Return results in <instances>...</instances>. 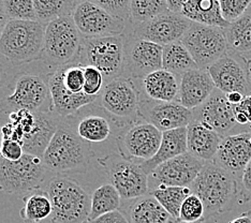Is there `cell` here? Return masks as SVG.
<instances>
[{"label": "cell", "instance_id": "6da1fadb", "mask_svg": "<svg viewBox=\"0 0 251 223\" xmlns=\"http://www.w3.org/2000/svg\"><path fill=\"white\" fill-rule=\"evenodd\" d=\"M93 156L89 143L82 140L72 125L62 118L42 160L47 169L57 175L84 174Z\"/></svg>", "mask_w": 251, "mask_h": 223}, {"label": "cell", "instance_id": "7a4b0ae2", "mask_svg": "<svg viewBox=\"0 0 251 223\" xmlns=\"http://www.w3.org/2000/svg\"><path fill=\"white\" fill-rule=\"evenodd\" d=\"M190 189L204 204L205 219L232 209L239 197L236 177L214 161L205 162Z\"/></svg>", "mask_w": 251, "mask_h": 223}, {"label": "cell", "instance_id": "3957f363", "mask_svg": "<svg viewBox=\"0 0 251 223\" xmlns=\"http://www.w3.org/2000/svg\"><path fill=\"white\" fill-rule=\"evenodd\" d=\"M45 27L39 21L9 20L0 37V54L14 67L41 59Z\"/></svg>", "mask_w": 251, "mask_h": 223}, {"label": "cell", "instance_id": "277c9868", "mask_svg": "<svg viewBox=\"0 0 251 223\" xmlns=\"http://www.w3.org/2000/svg\"><path fill=\"white\" fill-rule=\"evenodd\" d=\"M142 90L139 79L118 76L104 84L94 104L112 119L118 130L142 119L140 117Z\"/></svg>", "mask_w": 251, "mask_h": 223}, {"label": "cell", "instance_id": "5b68a950", "mask_svg": "<svg viewBox=\"0 0 251 223\" xmlns=\"http://www.w3.org/2000/svg\"><path fill=\"white\" fill-rule=\"evenodd\" d=\"M45 190L52 202V223H85L90 214V197L77 181L64 175H56Z\"/></svg>", "mask_w": 251, "mask_h": 223}, {"label": "cell", "instance_id": "8992f818", "mask_svg": "<svg viewBox=\"0 0 251 223\" xmlns=\"http://www.w3.org/2000/svg\"><path fill=\"white\" fill-rule=\"evenodd\" d=\"M83 37L77 30L72 14L49 22L45 27L42 60L50 70L77 62L81 54Z\"/></svg>", "mask_w": 251, "mask_h": 223}, {"label": "cell", "instance_id": "52a82bcc", "mask_svg": "<svg viewBox=\"0 0 251 223\" xmlns=\"http://www.w3.org/2000/svg\"><path fill=\"white\" fill-rule=\"evenodd\" d=\"M9 93L0 99V113L27 110L30 112H52L49 77L32 72L16 74L9 86Z\"/></svg>", "mask_w": 251, "mask_h": 223}, {"label": "cell", "instance_id": "ba28073f", "mask_svg": "<svg viewBox=\"0 0 251 223\" xmlns=\"http://www.w3.org/2000/svg\"><path fill=\"white\" fill-rule=\"evenodd\" d=\"M126 34L83 38L78 64L93 66L102 72L105 83L124 75Z\"/></svg>", "mask_w": 251, "mask_h": 223}, {"label": "cell", "instance_id": "9c48e42d", "mask_svg": "<svg viewBox=\"0 0 251 223\" xmlns=\"http://www.w3.org/2000/svg\"><path fill=\"white\" fill-rule=\"evenodd\" d=\"M49 170L41 157L24 153L18 161L0 158V191L27 194L42 187Z\"/></svg>", "mask_w": 251, "mask_h": 223}, {"label": "cell", "instance_id": "30bf717a", "mask_svg": "<svg viewBox=\"0 0 251 223\" xmlns=\"http://www.w3.org/2000/svg\"><path fill=\"white\" fill-rule=\"evenodd\" d=\"M162 132L155 125L139 119L119 130L116 145L119 154L134 163L142 164L157 153Z\"/></svg>", "mask_w": 251, "mask_h": 223}, {"label": "cell", "instance_id": "8fae6325", "mask_svg": "<svg viewBox=\"0 0 251 223\" xmlns=\"http://www.w3.org/2000/svg\"><path fill=\"white\" fill-rule=\"evenodd\" d=\"M180 42L189 50L199 69H207L229 53L225 28L192 22Z\"/></svg>", "mask_w": 251, "mask_h": 223}, {"label": "cell", "instance_id": "7c38bea8", "mask_svg": "<svg viewBox=\"0 0 251 223\" xmlns=\"http://www.w3.org/2000/svg\"><path fill=\"white\" fill-rule=\"evenodd\" d=\"M110 184L117 189L124 199L143 197L148 192V176L141 164L125 159L119 153H110L98 159Z\"/></svg>", "mask_w": 251, "mask_h": 223}, {"label": "cell", "instance_id": "4fadbf2b", "mask_svg": "<svg viewBox=\"0 0 251 223\" xmlns=\"http://www.w3.org/2000/svg\"><path fill=\"white\" fill-rule=\"evenodd\" d=\"M72 17L83 38L119 36L127 24L89 0L79 1L73 9Z\"/></svg>", "mask_w": 251, "mask_h": 223}, {"label": "cell", "instance_id": "5bb4252c", "mask_svg": "<svg viewBox=\"0 0 251 223\" xmlns=\"http://www.w3.org/2000/svg\"><path fill=\"white\" fill-rule=\"evenodd\" d=\"M163 47L126 34L124 75L136 79L162 69Z\"/></svg>", "mask_w": 251, "mask_h": 223}, {"label": "cell", "instance_id": "9a60e30c", "mask_svg": "<svg viewBox=\"0 0 251 223\" xmlns=\"http://www.w3.org/2000/svg\"><path fill=\"white\" fill-rule=\"evenodd\" d=\"M191 23L181 13L167 11L151 20L133 25L131 33L138 39L164 47L167 44L180 41L186 31L189 29Z\"/></svg>", "mask_w": 251, "mask_h": 223}, {"label": "cell", "instance_id": "2e32d148", "mask_svg": "<svg viewBox=\"0 0 251 223\" xmlns=\"http://www.w3.org/2000/svg\"><path fill=\"white\" fill-rule=\"evenodd\" d=\"M217 89L224 94L237 91L245 97L251 95L246 62L244 57L229 51L207 68Z\"/></svg>", "mask_w": 251, "mask_h": 223}, {"label": "cell", "instance_id": "e0dca14e", "mask_svg": "<svg viewBox=\"0 0 251 223\" xmlns=\"http://www.w3.org/2000/svg\"><path fill=\"white\" fill-rule=\"evenodd\" d=\"M140 117L164 132L188 127L193 119V113L177 101H155L147 98L142 91Z\"/></svg>", "mask_w": 251, "mask_h": 223}, {"label": "cell", "instance_id": "ac0fdd59", "mask_svg": "<svg viewBox=\"0 0 251 223\" xmlns=\"http://www.w3.org/2000/svg\"><path fill=\"white\" fill-rule=\"evenodd\" d=\"M193 119L214 130L221 136H226L237 124L234 114V105L226 95L215 89L203 104L192 110Z\"/></svg>", "mask_w": 251, "mask_h": 223}, {"label": "cell", "instance_id": "d6986e66", "mask_svg": "<svg viewBox=\"0 0 251 223\" xmlns=\"http://www.w3.org/2000/svg\"><path fill=\"white\" fill-rule=\"evenodd\" d=\"M205 161L186 152L164 162L151 174L157 186L189 187L204 167Z\"/></svg>", "mask_w": 251, "mask_h": 223}, {"label": "cell", "instance_id": "ffe728a7", "mask_svg": "<svg viewBox=\"0 0 251 223\" xmlns=\"http://www.w3.org/2000/svg\"><path fill=\"white\" fill-rule=\"evenodd\" d=\"M251 160V132L222 137L213 161L234 176L242 177L243 171Z\"/></svg>", "mask_w": 251, "mask_h": 223}, {"label": "cell", "instance_id": "44dd1931", "mask_svg": "<svg viewBox=\"0 0 251 223\" xmlns=\"http://www.w3.org/2000/svg\"><path fill=\"white\" fill-rule=\"evenodd\" d=\"M216 86L207 69H192L180 76L177 102L195 110L206 101L214 93Z\"/></svg>", "mask_w": 251, "mask_h": 223}, {"label": "cell", "instance_id": "7402d4cb", "mask_svg": "<svg viewBox=\"0 0 251 223\" xmlns=\"http://www.w3.org/2000/svg\"><path fill=\"white\" fill-rule=\"evenodd\" d=\"M48 77L52 112L60 118H68L74 115L83 107L93 104L98 99V97L88 96L86 94L74 95L68 91L62 86L56 68L48 73Z\"/></svg>", "mask_w": 251, "mask_h": 223}, {"label": "cell", "instance_id": "603a6c76", "mask_svg": "<svg viewBox=\"0 0 251 223\" xmlns=\"http://www.w3.org/2000/svg\"><path fill=\"white\" fill-rule=\"evenodd\" d=\"M61 119L53 112H37L35 125L22 142L25 153L42 158Z\"/></svg>", "mask_w": 251, "mask_h": 223}, {"label": "cell", "instance_id": "cb8c5ba5", "mask_svg": "<svg viewBox=\"0 0 251 223\" xmlns=\"http://www.w3.org/2000/svg\"><path fill=\"white\" fill-rule=\"evenodd\" d=\"M88 107L89 110H87V106H85L86 113H84L82 108L81 111L74 114V116L77 117L75 124H69L75 130L77 135L85 142L102 143L106 141L113 133L111 127L112 119L101 108L100 112H91V104L88 105Z\"/></svg>", "mask_w": 251, "mask_h": 223}, {"label": "cell", "instance_id": "d4e9b609", "mask_svg": "<svg viewBox=\"0 0 251 223\" xmlns=\"http://www.w3.org/2000/svg\"><path fill=\"white\" fill-rule=\"evenodd\" d=\"M222 137L224 136L207 128L206 125L197 120H192L187 127L188 152L205 162L213 161Z\"/></svg>", "mask_w": 251, "mask_h": 223}, {"label": "cell", "instance_id": "484cf974", "mask_svg": "<svg viewBox=\"0 0 251 223\" xmlns=\"http://www.w3.org/2000/svg\"><path fill=\"white\" fill-rule=\"evenodd\" d=\"M143 94L151 100L171 102L177 100L180 76L160 69L139 79Z\"/></svg>", "mask_w": 251, "mask_h": 223}, {"label": "cell", "instance_id": "4316f807", "mask_svg": "<svg viewBox=\"0 0 251 223\" xmlns=\"http://www.w3.org/2000/svg\"><path fill=\"white\" fill-rule=\"evenodd\" d=\"M186 152H188L187 127L164 131L157 153L151 159L142 163L141 167L147 175H151L160 164Z\"/></svg>", "mask_w": 251, "mask_h": 223}, {"label": "cell", "instance_id": "83f0119b", "mask_svg": "<svg viewBox=\"0 0 251 223\" xmlns=\"http://www.w3.org/2000/svg\"><path fill=\"white\" fill-rule=\"evenodd\" d=\"M130 223H170L172 217L151 194L133 198L127 208Z\"/></svg>", "mask_w": 251, "mask_h": 223}, {"label": "cell", "instance_id": "f1b7e54d", "mask_svg": "<svg viewBox=\"0 0 251 223\" xmlns=\"http://www.w3.org/2000/svg\"><path fill=\"white\" fill-rule=\"evenodd\" d=\"M181 14L199 24L220 28L230 25L222 16L219 0H188Z\"/></svg>", "mask_w": 251, "mask_h": 223}, {"label": "cell", "instance_id": "f546056e", "mask_svg": "<svg viewBox=\"0 0 251 223\" xmlns=\"http://www.w3.org/2000/svg\"><path fill=\"white\" fill-rule=\"evenodd\" d=\"M225 34L229 51L242 56L251 55V7L225 28Z\"/></svg>", "mask_w": 251, "mask_h": 223}, {"label": "cell", "instance_id": "4dcf8cb0", "mask_svg": "<svg viewBox=\"0 0 251 223\" xmlns=\"http://www.w3.org/2000/svg\"><path fill=\"white\" fill-rule=\"evenodd\" d=\"M23 201L24 205L20 210V216L25 223H39L52 216V202L45 189L25 194Z\"/></svg>", "mask_w": 251, "mask_h": 223}, {"label": "cell", "instance_id": "1f68e13d", "mask_svg": "<svg viewBox=\"0 0 251 223\" xmlns=\"http://www.w3.org/2000/svg\"><path fill=\"white\" fill-rule=\"evenodd\" d=\"M162 69L181 76L187 71L198 69V65L185 45L176 41L163 47Z\"/></svg>", "mask_w": 251, "mask_h": 223}, {"label": "cell", "instance_id": "d6a6232c", "mask_svg": "<svg viewBox=\"0 0 251 223\" xmlns=\"http://www.w3.org/2000/svg\"><path fill=\"white\" fill-rule=\"evenodd\" d=\"M122 206V197L112 184L102 185L97 188L90 197V214L88 220L118 210ZM87 220V221H88Z\"/></svg>", "mask_w": 251, "mask_h": 223}, {"label": "cell", "instance_id": "836d02e7", "mask_svg": "<svg viewBox=\"0 0 251 223\" xmlns=\"http://www.w3.org/2000/svg\"><path fill=\"white\" fill-rule=\"evenodd\" d=\"M191 189L189 187H175L160 185L153 188L150 194L161 204L173 219H179V211L185 198L190 196Z\"/></svg>", "mask_w": 251, "mask_h": 223}, {"label": "cell", "instance_id": "e575fe53", "mask_svg": "<svg viewBox=\"0 0 251 223\" xmlns=\"http://www.w3.org/2000/svg\"><path fill=\"white\" fill-rule=\"evenodd\" d=\"M169 11L167 0H131L130 22L143 23Z\"/></svg>", "mask_w": 251, "mask_h": 223}, {"label": "cell", "instance_id": "d590c367", "mask_svg": "<svg viewBox=\"0 0 251 223\" xmlns=\"http://www.w3.org/2000/svg\"><path fill=\"white\" fill-rule=\"evenodd\" d=\"M37 19L48 24L57 17L72 14L74 5L68 0H33Z\"/></svg>", "mask_w": 251, "mask_h": 223}, {"label": "cell", "instance_id": "8d00e7d4", "mask_svg": "<svg viewBox=\"0 0 251 223\" xmlns=\"http://www.w3.org/2000/svg\"><path fill=\"white\" fill-rule=\"evenodd\" d=\"M2 5L10 20L38 21L33 0H3Z\"/></svg>", "mask_w": 251, "mask_h": 223}, {"label": "cell", "instance_id": "74e56055", "mask_svg": "<svg viewBox=\"0 0 251 223\" xmlns=\"http://www.w3.org/2000/svg\"><path fill=\"white\" fill-rule=\"evenodd\" d=\"M180 221L188 223H196L200 221H205V207L197 194L191 193L188 196L179 211V219Z\"/></svg>", "mask_w": 251, "mask_h": 223}, {"label": "cell", "instance_id": "f35d334b", "mask_svg": "<svg viewBox=\"0 0 251 223\" xmlns=\"http://www.w3.org/2000/svg\"><path fill=\"white\" fill-rule=\"evenodd\" d=\"M84 93L88 96L99 97L105 84L103 74L96 67L84 66Z\"/></svg>", "mask_w": 251, "mask_h": 223}, {"label": "cell", "instance_id": "ab89813d", "mask_svg": "<svg viewBox=\"0 0 251 223\" xmlns=\"http://www.w3.org/2000/svg\"><path fill=\"white\" fill-rule=\"evenodd\" d=\"M221 13L227 23H233L247 12L251 0H219Z\"/></svg>", "mask_w": 251, "mask_h": 223}, {"label": "cell", "instance_id": "60d3db41", "mask_svg": "<svg viewBox=\"0 0 251 223\" xmlns=\"http://www.w3.org/2000/svg\"><path fill=\"white\" fill-rule=\"evenodd\" d=\"M100 5L113 16L124 22H130V2L131 0H89Z\"/></svg>", "mask_w": 251, "mask_h": 223}, {"label": "cell", "instance_id": "b9f144b4", "mask_svg": "<svg viewBox=\"0 0 251 223\" xmlns=\"http://www.w3.org/2000/svg\"><path fill=\"white\" fill-rule=\"evenodd\" d=\"M24 147L20 142L11 139H2L0 145V158L9 161H18L24 156Z\"/></svg>", "mask_w": 251, "mask_h": 223}, {"label": "cell", "instance_id": "7bdbcfd3", "mask_svg": "<svg viewBox=\"0 0 251 223\" xmlns=\"http://www.w3.org/2000/svg\"><path fill=\"white\" fill-rule=\"evenodd\" d=\"M234 114L237 124H249L251 127V95L246 96L241 103L234 105Z\"/></svg>", "mask_w": 251, "mask_h": 223}, {"label": "cell", "instance_id": "ee69618b", "mask_svg": "<svg viewBox=\"0 0 251 223\" xmlns=\"http://www.w3.org/2000/svg\"><path fill=\"white\" fill-rule=\"evenodd\" d=\"M85 223H130L128 217L121 210H114L111 213L101 215L93 220H88Z\"/></svg>", "mask_w": 251, "mask_h": 223}, {"label": "cell", "instance_id": "f6af8a7d", "mask_svg": "<svg viewBox=\"0 0 251 223\" xmlns=\"http://www.w3.org/2000/svg\"><path fill=\"white\" fill-rule=\"evenodd\" d=\"M243 190L239 192V197H243L239 203H246L251 198V160L243 171L241 177Z\"/></svg>", "mask_w": 251, "mask_h": 223}, {"label": "cell", "instance_id": "bcb514c9", "mask_svg": "<svg viewBox=\"0 0 251 223\" xmlns=\"http://www.w3.org/2000/svg\"><path fill=\"white\" fill-rule=\"evenodd\" d=\"M188 0H167L169 11L175 13H181V10L187 3Z\"/></svg>", "mask_w": 251, "mask_h": 223}, {"label": "cell", "instance_id": "7dc6e473", "mask_svg": "<svg viewBox=\"0 0 251 223\" xmlns=\"http://www.w3.org/2000/svg\"><path fill=\"white\" fill-rule=\"evenodd\" d=\"M226 95L227 100H229V102L233 105H236L238 103H241L245 98L244 95H242L241 93H237V91H234V93L226 94Z\"/></svg>", "mask_w": 251, "mask_h": 223}, {"label": "cell", "instance_id": "c3c4849f", "mask_svg": "<svg viewBox=\"0 0 251 223\" xmlns=\"http://www.w3.org/2000/svg\"><path fill=\"white\" fill-rule=\"evenodd\" d=\"M227 223H251V210L245 211V213L239 215L237 218L233 219Z\"/></svg>", "mask_w": 251, "mask_h": 223}, {"label": "cell", "instance_id": "681fc988", "mask_svg": "<svg viewBox=\"0 0 251 223\" xmlns=\"http://www.w3.org/2000/svg\"><path fill=\"white\" fill-rule=\"evenodd\" d=\"M9 20L10 19L8 17L7 13H5L2 3H0V37H1L2 31L4 29L5 25H7V23L9 22Z\"/></svg>", "mask_w": 251, "mask_h": 223}, {"label": "cell", "instance_id": "f907efd6", "mask_svg": "<svg viewBox=\"0 0 251 223\" xmlns=\"http://www.w3.org/2000/svg\"><path fill=\"white\" fill-rule=\"evenodd\" d=\"M242 56V55H241ZM245 62H246V69H247V73H248V77L249 81L251 83V55L248 56H243Z\"/></svg>", "mask_w": 251, "mask_h": 223}, {"label": "cell", "instance_id": "816d5d0a", "mask_svg": "<svg viewBox=\"0 0 251 223\" xmlns=\"http://www.w3.org/2000/svg\"><path fill=\"white\" fill-rule=\"evenodd\" d=\"M4 68L1 65V62H0V88H1V86L3 84V79H4Z\"/></svg>", "mask_w": 251, "mask_h": 223}, {"label": "cell", "instance_id": "f5cc1de1", "mask_svg": "<svg viewBox=\"0 0 251 223\" xmlns=\"http://www.w3.org/2000/svg\"><path fill=\"white\" fill-rule=\"evenodd\" d=\"M204 221H200V222H196V223H203ZM170 223H188V222H184V221H180V220H175L173 219Z\"/></svg>", "mask_w": 251, "mask_h": 223}, {"label": "cell", "instance_id": "db71d44e", "mask_svg": "<svg viewBox=\"0 0 251 223\" xmlns=\"http://www.w3.org/2000/svg\"><path fill=\"white\" fill-rule=\"evenodd\" d=\"M68 1H69L70 3H72L74 7H75V5L79 2V1H82V0H68Z\"/></svg>", "mask_w": 251, "mask_h": 223}, {"label": "cell", "instance_id": "11a10c76", "mask_svg": "<svg viewBox=\"0 0 251 223\" xmlns=\"http://www.w3.org/2000/svg\"><path fill=\"white\" fill-rule=\"evenodd\" d=\"M1 128H2V124H1V120H0V145H1V142H2V134H1Z\"/></svg>", "mask_w": 251, "mask_h": 223}, {"label": "cell", "instance_id": "9f6ffc18", "mask_svg": "<svg viewBox=\"0 0 251 223\" xmlns=\"http://www.w3.org/2000/svg\"><path fill=\"white\" fill-rule=\"evenodd\" d=\"M2 1H3V0H0V3H2Z\"/></svg>", "mask_w": 251, "mask_h": 223}]
</instances>
